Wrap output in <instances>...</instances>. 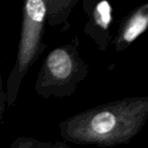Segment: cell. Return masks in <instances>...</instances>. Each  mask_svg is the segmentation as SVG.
<instances>
[{
  "label": "cell",
  "instance_id": "3957f363",
  "mask_svg": "<svg viewBox=\"0 0 148 148\" xmlns=\"http://www.w3.org/2000/svg\"><path fill=\"white\" fill-rule=\"evenodd\" d=\"M45 0H25L21 9V27L16 59L6 81V105L17 101L23 78L36 61L46 51Z\"/></svg>",
  "mask_w": 148,
  "mask_h": 148
},
{
  "label": "cell",
  "instance_id": "52a82bcc",
  "mask_svg": "<svg viewBox=\"0 0 148 148\" xmlns=\"http://www.w3.org/2000/svg\"><path fill=\"white\" fill-rule=\"evenodd\" d=\"M9 148H71L66 142H46L37 138L19 136L16 137L9 145Z\"/></svg>",
  "mask_w": 148,
  "mask_h": 148
},
{
  "label": "cell",
  "instance_id": "6da1fadb",
  "mask_svg": "<svg viewBox=\"0 0 148 148\" xmlns=\"http://www.w3.org/2000/svg\"><path fill=\"white\" fill-rule=\"evenodd\" d=\"M148 120V97H130L97 106L59 123L64 142L115 147L126 145Z\"/></svg>",
  "mask_w": 148,
  "mask_h": 148
},
{
  "label": "cell",
  "instance_id": "8992f818",
  "mask_svg": "<svg viewBox=\"0 0 148 148\" xmlns=\"http://www.w3.org/2000/svg\"><path fill=\"white\" fill-rule=\"evenodd\" d=\"M78 0H45L46 25L57 27L61 33L70 29L69 17Z\"/></svg>",
  "mask_w": 148,
  "mask_h": 148
},
{
  "label": "cell",
  "instance_id": "ba28073f",
  "mask_svg": "<svg viewBox=\"0 0 148 148\" xmlns=\"http://www.w3.org/2000/svg\"><path fill=\"white\" fill-rule=\"evenodd\" d=\"M6 92L3 87V79L2 72H1V61H0V124L2 123L3 116H4L5 110H6Z\"/></svg>",
  "mask_w": 148,
  "mask_h": 148
},
{
  "label": "cell",
  "instance_id": "277c9868",
  "mask_svg": "<svg viewBox=\"0 0 148 148\" xmlns=\"http://www.w3.org/2000/svg\"><path fill=\"white\" fill-rule=\"evenodd\" d=\"M82 6L87 16L83 33L95 42L99 51L105 52L113 40V6L108 0H84Z\"/></svg>",
  "mask_w": 148,
  "mask_h": 148
},
{
  "label": "cell",
  "instance_id": "5b68a950",
  "mask_svg": "<svg viewBox=\"0 0 148 148\" xmlns=\"http://www.w3.org/2000/svg\"><path fill=\"white\" fill-rule=\"evenodd\" d=\"M147 29L148 3L145 2L129 11L122 19L115 36H113L111 45H113L116 52L124 51L143 35Z\"/></svg>",
  "mask_w": 148,
  "mask_h": 148
},
{
  "label": "cell",
  "instance_id": "7a4b0ae2",
  "mask_svg": "<svg viewBox=\"0 0 148 148\" xmlns=\"http://www.w3.org/2000/svg\"><path fill=\"white\" fill-rule=\"evenodd\" d=\"M78 37L52 50L43 62L35 83V91L43 99L69 97L86 78L88 65L79 55Z\"/></svg>",
  "mask_w": 148,
  "mask_h": 148
}]
</instances>
